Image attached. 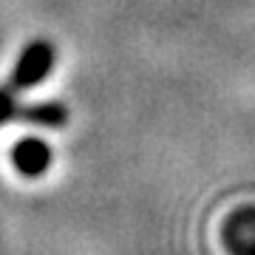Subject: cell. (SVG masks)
Segmentation results:
<instances>
[{"instance_id":"1","label":"cell","mask_w":255,"mask_h":255,"mask_svg":"<svg viewBox=\"0 0 255 255\" xmlns=\"http://www.w3.org/2000/svg\"><path fill=\"white\" fill-rule=\"evenodd\" d=\"M51 65H54V48L48 43H31L14 65L11 85L14 88H34L37 82H43L48 77Z\"/></svg>"},{"instance_id":"2","label":"cell","mask_w":255,"mask_h":255,"mask_svg":"<svg viewBox=\"0 0 255 255\" xmlns=\"http://www.w3.org/2000/svg\"><path fill=\"white\" fill-rule=\"evenodd\" d=\"M11 162L17 167V173L23 176H43L48 170V164H51V150L48 145H43L40 139H23L14 145L11 150Z\"/></svg>"},{"instance_id":"3","label":"cell","mask_w":255,"mask_h":255,"mask_svg":"<svg viewBox=\"0 0 255 255\" xmlns=\"http://www.w3.org/2000/svg\"><path fill=\"white\" fill-rule=\"evenodd\" d=\"M20 117L31 119L34 125H51V128H60V125L65 122V108H63V105H54V102H48V105H37V108L23 111Z\"/></svg>"},{"instance_id":"4","label":"cell","mask_w":255,"mask_h":255,"mask_svg":"<svg viewBox=\"0 0 255 255\" xmlns=\"http://www.w3.org/2000/svg\"><path fill=\"white\" fill-rule=\"evenodd\" d=\"M14 114H17V108H14V100H11L6 91H0V122L11 119Z\"/></svg>"}]
</instances>
